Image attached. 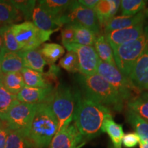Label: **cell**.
I'll return each mask as SVG.
<instances>
[{"label":"cell","mask_w":148,"mask_h":148,"mask_svg":"<svg viewBox=\"0 0 148 148\" xmlns=\"http://www.w3.org/2000/svg\"><path fill=\"white\" fill-rule=\"evenodd\" d=\"M108 117H112L111 110L85 98L79 92L73 120L83 138L91 139L99 136L103 122Z\"/></svg>","instance_id":"6da1fadb"},{"label":"cell","mask_w":148,"mask_h":148,"mask_svg":"<svg viewBox=\"0 0 148 148\" xmlns=\"http://www.w3.org/2000/svg\"><path fill=\"white\" fill-rule=\"evenodd\" d=\"M77 82L83 97L99 103L111 110L121 112L124 101L116 90L98 73L90 75L78 74Z\"/></svg>","instance_id":"7a4b0ae2"},{"label":"cell","mask_w":148,"mask_h":148,"mask_svg":"<svg viewBox=\"0 0 148 148\" xmlns=\"http://www.w3.org/2000/svg\"><path fill=\"white\" fill-rule=\"evenodd\" d=\"M58 131V120L49 103H39L27 132L35 148H47Z\"/></svg>","instance_id":"3957f363"},{"label":"cell","mask_w":148,"mask_h":148,"mask_svg":"<svg viewBox=\"0 0 148 148\" xmlns=\"http://www.w3.org/2000/svg\"><path fill=\"white\" fill-rule=\"evenodd\" d=\"M79 91H73L70 86L58 84L53 92L50 105L58 120V131L71 124L76 108Z\"/></svg>","instance_id":"277c9868"},{"label":"cell","mask_w":148,"mask_h":148,"mask_svg":"<svg viewBox=\"0 0 148 148\" xmlns=\"http://www.w3.org/2000/svg\"><path fill=\"white\" fill-rule=\"evenodd\" d=\"M148 46V26L137 39L127 42L112 49L116 67L129 77L134 64Z\"/></svg>","instance_id":"5b68a950"},{"label":"cell","mask_w":148,"mask_h":148,"mask_svg":"<svg viewBox=\"0 0 148 148\" xmlns=\"http://www.w3.org/2000/svg\"><path fill=\"white\" fill-rule=\"evenodd\" d=\"M97 73L116 90L124 101H130L142 92L116 66L99 60Z\"/></svg>","instance_id":"8992f818"},{"label":"cell","mask_w":148,"mask_h":148,"mask_svg":"<svg viewBox=\"0 0 148 148\" xmlns=\"http://www.w3.org/2000/svg\"><path fill=\"white\" fill-rule=\"evenodd\" d=\"M12 33L21 50H34L38 49L44 42L49 40L53 31L40 30L31 21L14 23L11 25Z\"/></svg>","instance_id":"52a82bcc"},{"label":"cell","mask_w":148,"mask_h":148,"mask_svg":"<svg viewBox=\"0 0 148 148\" xmlns=\"http://www.w3.org/2000/svg\"><path fill=\"white\" fill-rule=\"evenodd\" d=\"M61 23L77 24L90 29L97 35L101 34V27L95 10L83 6L77 1H72L69 8L60 17Z\"/></svg>","instance_id":"ba28073f"},{"label":"cell","mask_w":148,"mask_h":148,"mask_svg":"<svg viewBox=\"0 0 148 148\" xmlns=\"http://www.w3.org/2000/svg\"><path fill=\"white\" fill-rule=\"evenodd\" d=\"M38 104L25 103L18 101L8 111L4 121L10 130H20L27 136Z\"/></svg>","instance_id":"9c48e42d"},{"label":"cell","mask_w":148,"mask_h":148,"mask_svg":"<svg viewBox=\"0 0 148 148\" xmlns=\"http://www.w3.org/2000/svg\"><path fill=\"white\" fill-rule=\"evenodd\" d=\"M68 51H73L77 54L79 62V73L84 75L97 73L100 59L95 47L92 46L71 43L65 46Z\"/></svg>","instance_id":"30bf717a"},{"label":"cell","mask_w":148,"mask_h":148,"mask_svg":"<svg viewBox=\"0 0 148 148\" xmlns=\"http://www.w3.org/2000/svg\"><path fill=\"white\" fill-rule=\"evenodd\" d=\"M82 136L75 124H70L56 132L49 148H77L82 144Z\"/></svg>","instance_id":"8fae6325"},{"label":"cell","mask_w":148,"mask_h":148,"mask_svg":"<svg viewBox=\"0 0 148 148\" xmlns=\"http://www.w3.org/2000/svg\"><path fill=\"white\" fill-rule=\"evenodd\" d=\"M144 22L127 28L103 33L112 49L127 42L137 39L144 32Z\"/></svg>","instance_id":"7c38bea8"},{"label":"cell","mask_w":148,"mask_h":148,"mask_svg":"<svg viewBox=\"0 0 148 148\" xmlns=\"http://www.w3.org/2000/svg\"><path fill=\"white\" fill-rule=\"evenodd\" d=\"M129 78L140 91L148 92V46L135 62Z\"/></svg>","instance_id":"4fadbf2b"},{"label":"cell","mask_w":148,"mask_h":148,"mask_svg":"<svg viewBox=\"0 0 148 148\" xmlns=\"http://www.w3.org/2000/svg\"><path fill=\"white\" fill-rule=\"evenodd\" d=\"M56 87L33 88L25 86L16 95L20 102L32 104L50 103Z\"/></svg>","instance_id":"5bb4252c"},{"label":"cell","mask_w":148,"mask_h":148,"mask_svg":"<svg viewBox=\"0 0 148 148\" xmlns=\"http://www.w3.org/2000/svg\"><path fill=\"white\" fill-rule=\"evenodd\" d=\"M32 19L35 26L42 31L55 32L63 27L60 20L48 13L38 3L33 11Z\"/></svg>","instance_id":"9a60e30c"},{"label":"cell","mask_w":148,"mask_h":148,"mask_svg":"<svg viewBox=\"0 0 148 148\" xmlns=\"http://www.w3.org/2000/svg\"><path fill=\"white\" fill-rule=\"evenodd\" d=\"M148 17V8H145L139 13L133 16H114L105 25L103 33L110 31L127 28V27L137 25L145 21V18Z\"/></svg>","instance_id":"2e32d148"},{"label":"cell","mask_w":148,"mask_h":148,"mask_svg":"<svg viewBox=\"0 0 148 148\" xmlns=\"http://www.w3.org/2000/svg\"><path fill=\"white\" fill-rule=\"evenodd\" d=\"M121 5L119 0H99L94 8L101 28L114 17Z\"/></svg>","instance_id":"e0dca14e"},{"label":"cell","mask_w":148,"mask_h":148,"mask_svg":"<svg viewBox=\"0 0 148 148\" xmlns=\"http://www.w3.org/2000/svg\"><path fill=\"white\" fill-rule=\"evenodd\" d=\"M0 56L3 73L21 72L24 68L23 60L19 51H10L3 47L0 52Z\"/></svg>","instance_id":"ac0fdd59"},{"label":"cell","mask_w":148,"mask_h":148,"mask_svg":"<svg viewBox=\"0 0 148 148\" xmlns=\"http://www.w3.org/2000/svg\"><path fill=\"white\" fill-rule=\"evenodd\" d=\"M23 16L10 1L0 0V27L13 25L21 21Z\"/></svg>","instance_id":"d6986e66"},{"label":"cell","mask_w":148,"mask_h":148,"mask_svg":"<svg viewBox=\"0 0 148 148\" xmlns=\"http://www.w3.org/2000/svg\"><path fill=\"white\" fill-rule=\"evenodd\" d=\"M23 60L24 67L43 73L44 69L47 62L43 58L39 49L19 51Z\"/></svg>","instance_id":"ffe728a7"},{"label":"cell","mask_w":148,"mask_h":148,"mask_svg":"<svg viewBox=\"0 0 148 148\" xmlns=\"http://www.w3.org/2000/svg\"><path fill=\"white\" fill-rule=\"evenodd\" d=\"M101 132H106L112 141L113 148H121L122 140L124 136L123 126L116 123L112 117L104 120L101 125Z\"/></svg>","instance_id":"44dd1931"},{"label":"cell","mask_w":148,"mask_h":148,"mask_svg":"<svg viewBox=\"0 0 148 148\" xmlns=\"http://www.w3.org/2000/svg\"><path fill=\"white\" fill-rule=\"evenodd\" d=\"M94 46L100 60L110 65L116 66L113 50L103 33L97 35Z\"/></svg>","instance_id":"7402d4cb"},{"label":"cell","mask_w":148,"mask_h":148,"mask_svg":"<svg viewBox=\"0 0 148 148\" xmlns=\"http://www.w3.org/2000/svg\"><path fill=\"white\" fill-rule=\"evenodd\" d=\"M24 82L26 86L33 88L56 87L49 82L43 74L34 70L24 67L21 71Z\"/></svg>","instance_id":"603a6c76"},{"label":"cell","mask_w":148,"mask_h":148,"mask_svg":"<svg viewBox=\"0 0 148 148\" xmlns=\"http://www.w3.org/2000/svg\"><path fill=\"white\" fill-rule=\"evenodd\" d=\"M125 116L127 121L134 129L140 140L148 145V121L129 109H127Z\"/></svg>","instance_id":"cb8c5ba5"},{"label":"cell","mask_w":148,"mask_h":148,"mask_svg":"<svg viewBox=\"0 0 148 148\" xmlns=\"http://www.w3.org/2000/svg\"><path fill=\"white\" fill-rule=\"evenodd\" d=\"M72 1L69 0H42L38 3L53 17L60 21V17L69 8Z\"/></svg>","instance_id":"d4e9b609"},{"label":"cell","mask_w":148,"mask_h":148,"mask_svg":"<svg viewBox=\"0 0 148 148\" xmlns=\"http://www.w3.org/2000/svg\"><path fill=\"white\" fill-rule=\"evenodd\" d=\"M1 78L5 88L14 95H17L25 86L21 72L3 73Z\"/></svg>","instance_id":"484cf974"},{"label":"cell","mask_w":148,"mask_h":148,"mask_svg":"<svg viewBox=\"0 0 148 148\" xmlns=\"http://www.w3.org/2000/svg\"><path fill=\"white\" fill-rule=\"evenodd\" d=\"M18 101L16 95L5 88L0 78V119L1 121L4 122L8 111Z\"/></svg>","instance_id":"4316f807"},{"label":"cell","mask_w":148,"mask_h":148,"mask_svg":"<svg viewBox=\"0 0 148 148\" xmlns=\"http://www.w3.org/2000/svg\"><path fill=\"white\" fill-rule=\"evenodd\" d=\"M127 109L148 121V92L142 91L138 96L127 101Z\"/></svg>","instance_id":"83f0119b"},{"label":"cell","mask_w":148,"mask_h":148,"mask_svg":"<svg viewBox=\"0 0 148 148\" xmlns=\"http://www.w3.org/2000/svg\"><path fill=\"white\" fill-rule=\"evenodd\" d=\"M74 30V43L93 46L97 35L90 29L77 24H71Z\"/></svg>","instance_id":"f1b7e54d"},{"label":"cell","mask_w":148,"mask_h":148,"mask_svg":"<svg viewBox=\"0 0 148 148\" xmlns=\"http://www.w3.org/2000/svg\"><path fill=\"white\" fill-rule=\"evenodd\" d=\"M38 49L49 65L54 64L65 52L64 47L57 43H44Z\"/></svg>","instance_id":"f546056e"},{"label":"cell","mask_w":148,"mask_h":148,"mask_svg":"<svg viewBox=\"0 0 148 148\" xmlns=\"http://www.w3.org/2000/svg\"><path fill=\"white\" fill-rule=\"evenodd\" d=\"M5 148H35L23 132L10 130Z\"/></svg>","instance_id":"4dcf8cb0"},{"label":"cell","mask_w":148,"mask_h":148,"mask_svg":"<svg viewBox=\"0 0 148 148\" xmlns=\"http://www.w3.org/2000/svg\"><path fill=\"white\" fill-rule=\"evenodd\" d=\"M11 25H3L0 27V35L3 41V47L10 51H19L21 50L18 43L16 41L15 37L12 33Z\"/></svg>","instance_id":"1f68e13d"},{"label":"cell","mask_w":148,"mask_h":148,"mask_svg":"<svg viewBox=\"0 0 148 148\" xmlns=\"http://www.w3.org/2000/svg\"><path fill=\"white\" fill-rule=\"evenodd\" d=\"M147 1L143 0H122L121 11L122 16H133L145 10Z\"/></svg>","instance_id":"d6a6232c"},{"label":"cell","mask_w":148,"mask_h":148,"mask_svg":"<svg viewBox=\"0 0 148 148\" xmlns=\"http://www.w3.org/2000/svg\"><path fill=\"white\" fill-rule=\"evenodd\" d=\"M11 3L13 4L18 11L21 12L23 18L26 21L32 19V13L36 6V1L32 0H11Z\"/></svg>","instance_id":"836d02e7"},{"label":"cell","mask_w":148,"mask_h":148,"mask_svg":"<svg viewBox=\"0 0 148 148\" xmlns=\"http://www.w3.org/2000/svg\"><path fill=\"white\" fill-rule=\"evenodd\" d=\"M59 64L66 71L71 73L79 72V62L77 54L73 51H68L59 61Z\"/></svg>","instance_id":"e575fe53"},{"label":"cell","mask_w":148,"mask_h":148,"mask_svg":"<svg viewBox=\"0 0 148 148\" xmlns=\"http://www.w3.org/2000/svg\"><path fill=\"white\" fill-rule=\"evenodd\" d=\"M61 39L64 47L74 43V30L71 24H65L61 29Z\"/></svg>","instance_id":"d590c367"},{"label":"cell","mask_w":148,"mask_h":148,"mask_svg":"<svg viewBox=\"0 0 148 148\" xmlns=\"http://www.w3.org/2000/svg\"><path fill=\"white\" fill-rule=\"evenodd\" d=\"M140 138L136 132H130L124 134L122 140L123 145L127 148H132L136 147L139 143Z\"/></svg>","instance_id":"8d00e7d4"},{"label":"cell","mask_w":148,"mask_h":148,"mask_svg":"<svg viewBox=\"0 0 148 148\" xmlns=\"http://www.w3.org/2000/svg\"><path fill=\"white\" fill-rule=\"evenodd\" d=\"M10 130L8 127H2L0 129V148H5L6 145L7 138Z\"/></svg>","instance_id":"74e56055"},{"label":"cell","mask_w":148,"mask_h":148,"mask_svg":"<svg viewBox=\"0 0 148 148\" xmlns=\"http://www.w3.org/2000/svg\"><path fill=\"white\" fill-rule=\"evenodd\" d=\"M99 1V0H79L77 1L79 4L83 5V6L94 10Z\"/></svg>","instance_id":"f35d334b"},{"label":"cell","mask_w":148,"mask_h":148,"mask_svg":"<svg viewBox=\"0 0 148 148\" xmlns=\"http://www.w3.org/2000/svg\"><path fill=\"white\" fill-rule=\"evenodd\" d=\"M139 146L140 148H148V145L145 143L143 140H139Z\"/></svg>","instance_id":"ab89813d"},{"label":"cell","mask_w":148,"mask_h":148,"mask_svg":"<svg viewBox=\"0 0 148 148\" xmlns=\"http://www.w3.org/2000/svg\"><path fill=\"white\" fill-rule=\"evenodd\" d=\"M3 48V41H2V39H1V35H0V52H1V49H2Z\"/></svg>","instance_id":"60d3db41"},{"label":"cell","mask_w":148,"mask_h":148,"mask_svg":"<svg viewBox=\"0 0 148 148\" xmlns=\"http://www.w3.org/2000/svg\"><path fill=\"white\" fill-rule=\"evenodd\" d=\"M2 71H1V56H0V78L1 77V75H2Z\"/></svg>","instance_id":"b9f144b4"},{"label":"cell","mask_w":148,"mask_h":148,"mask_svg":"<svg viewBox=\"0 0 148 148\" xmlns=\"http://www.w3.org/2000/svg\"><path fill=\"white\" fill-rule=\"evenodd\" d=\"M3 126V122L1 121V119H0V129L2 128Z\"/></svg>","instance_id":"7bdbcfd3"}]
</instances>
